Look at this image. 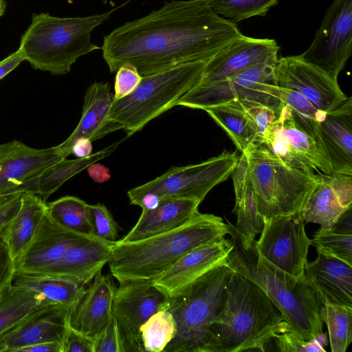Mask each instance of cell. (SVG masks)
Wrapping results in <instances>:
<instances>
[{
    "instance_id": "cell-1",
    "label": "cell",
    "mask_w": 352,
    "mask_h": 352,
    "mask_svg": "<svg viewBox=\"0 0 352 352\" xmlns=\"http://www.w3.org/2000/svg\"><path fill=\"white\" fill-rule=\"evenodd\" d=\"M243 34L205 0H173L106 35L101 47L110 72L124 64L142 77L197 61L207 62Z\"/></svg>"
},
{
    "instance_id": "cell-2",
    "label": "cell",
    "mask_w": 352,
    "mask_h": 352,
    "mask_svg": "<svg viewBox=\"0 0 352 352\" xmlns=\"http://www.w3.org/2000/svg\"><path fill=\"white\" fill-rule=\"evenodd\" d=\"M233 247L226 264L234 272L254 282L277 307L289 327L305 340L322 333V304L304 275L296 278L263 257L255 239L242 235L228 221Z\"/></svg>"
},
{
    "instance_id": "cell-3",
    "label": "cell",
    "mask_w": 352,
    "mask_h": 352,
    "mask_svg": "<svg viewBox=\"0 0 352 352\" xmlns=\"http://www.w3.org/2000/svg\"><path fill=\"white\" fill-rule=\"evenodd\" d=\"M228 234V226L220 217L199 212L172 230L135 241L114 242L109 270L119 283L153 281L188 252Z\"/></svg>"
},
{
    "instance_id": "cell-4",
    "label": "cell",
    "mask_w": 352,
    "mask_h": 352,
    "mask_svg": "<svg viewBox=\"0 0 352 352\" xmlns=\"http://www.w3.org/2000/svg\"><path fill=\"white\" fill-rule=\"evenodd\" d=\"M285 323L259 287L233 272L224 305L210 329L208 352L265 351Z\"/></svg>"
},
{
    "instance_id": "cell-5",
    "label": "cell",
    "mask_w": 352,
    "mask_h": 352,
    "mask_svg": "<svg viewBox=\"0 0 352 352\" xmlns=\"http://www.w3.org/2000/svg\"><path fill=\"white\" fill-rule=\"evenodd\" d=\"M116 9L83 17L34 14L17 50L34 69L65 74L77 59L100 48L91 42V33Z\"/></svg>"
},
{
    "instance_id": "cell-6",
    "label": "cell",
    "mask_w": 352,
    "mask_h": 352,
    "mask_svg": "<svg viewBox=\"0 0 352 352\" xmlns=\"http://www.w3.org/2000/svg\"><path fill=\"white\" fill-rule=\"evenodd\" d=\"M233 271L225 262L170 298L177 333L163 352H208L210 329L226 300Z\"/></svg>"
},
{
    "instance_id": "cell-7",
    "label": "cell",
    "mask_w": 352,
    "mask_h": 352,
    "mask_svg": "<svg viewBox=\"0 0 352 352\" xmlns=\"http://www.w3.org/2000/svg\"><path fill=\"white\" fill-rule=\"evenodd\" d=\"M206 63H188L142 77L131 94L112 101L109 120L119 124L128 137L141 130L199 84Z\"/></svg>"
},
{
    "instance_id": "cell-8",
    "label": "cell",
    "mask_w": 352,
    "mask_h": 352,
    "mask_svg": "<svg viewBox=\"0 0 352 352\" xmlns=\"http://www.w3.org/2000/svg\"><path fill=\"white\" fill-rule=\"evenodd\" d=\"M245 154L247 177L264 219L301 212L320 175L292 168L263 144Z\"/></svg>"
},
{
    "instance_id": "cell-9",
    "label": "cell",
    "mask_w": 352,
    "mask_h": 352,
    "mask_svg": "<svg viewBox=\"0 0 352 352\" xmlns=\"http://www.w3.org/2000/svg\"><path fill=\"white\" fill-rule=\"evenodd\" d=\"M277 60L256 65L218 81L197 85L182 96L176 106L205 111L231 101L248 100L280 110L283 102L278 98L274 79Z\"/></svg>"
},
{
    "instance_id": "cell-10",
    "label": "cell",
    "mask_w": 352,
    "mask_h": 352,
    "mask_svg": "<svg viewBox=\"0 0 352 352\" xmlns=\"http://www.w3.org/2000/svg\"><path fill=\"white\" fill-rule=\"evenodd\" d=\"M239 158L236 153L224 151L199 164L171 167L160 177L128 190L129 202L147 192L160 197L192 198L201 202L212 188L231 175Z\"/></svg>"
},
{
    "instance_id": "cell-11",
    "label": "cell",
    "mask_w": 352,
    "mask_h": 352,
    "mask_svg": "<svg viewBox=\"0 0 352 352\" xmlns=\"http://www.w3.org/2000/svg\"><path fill=\"white\" fill-rule=\"evenodd\" d=\"M264 220L261 236L255 241L259 254L293 277H302L311 245L302 212L278 215Z\"/></svg>"
},
{
    "instance_id": "cell-12",
    "label": "cell",
    "mask_w": 352,
    "mask_h": 352,
    "mask_svg": "<svg viewBox=\"0 0 352 352\" xmlns=\"http://www.w3.org/2000/svg\"><path fill=\"white\" fill-rule=\"evenodd\" d=\"M262 144L285 164L307 173L331 174L329 160L314 138L296 122L283 104L276 120L263 132Z\"/></svg>"
},
{
    "instance_id": "cell-13",
    "label": "cell",
    "mask_w": 352,
    "mask_h": 352,
    "mask_svg": "<svg viewBox=\"0 0 352 352\" xmlns=\"http://www.w3.org/2000/svg\"><path fill=\"white\" fill-rule=\"evenodd\" d=\"M352 51V0H334L302 58L333 80L344 68Z\"/></svg>"
},
{
    "instance_id": "cell-14",
    "label": "cell",
    "mask_w": 352,
    "mask_h": 352,
    "mask_svg": "<svg viewBox=\"0 0 352 352\" xmlns=\"http://www.w3.org/2000/svg\"><path fill=\"white\" fill-rule=\"evenodd\" d=\"M170 298L152 281H129L116 288L113 316L120 327L126 352H144L140 327L156 312L169 307Z\"/></svg>"
},
{
    "instance_id": "cell-15",
    "label": "cell",
    "mask_w": 352,
    "mask_h": 352,
    "mask_svg": "<svg viewBox=\"0 0 352 352\" xmlns=\"http://www.w3.org/2000/svg\"><path fill=\"white\" fill-rule=\"evenodd\" d=\"M274 79L278 87L300 92L325 113L338 108L348 98L340 89L338 80L305 60L301 55L278 58Z\"/></svg>"
},
{
    "instance_id": "cell-16",
    "label": "cell",
    "mask_w": 352,
    "mask_h": 352,
    "mask_svg": "<svg viewBox=\"0 0 352 352\" xmlns=\"http://www.w3.org/2000/svg\"><path fill=\"white\" fill-rule=\"evenodd\" d=\"M279 50L274 39L242 34L206 63L199 85L218 81L256 65L276 61L278 59Z\"/></svg>"
},
{
    "instance_id": "cell-17",
    "label": "cell",
    "mask_w": 352,
    "mask_h": 352,
    "mask_svg": "<svg viewBox=\"0 0 352 352\" xmlns=\"http://www.w3.org/2000/svg\"><path fill=\"white\" fill-rule=\"evenodd\" d=\"M91 236L61 226L46 212L32 241L14 261V271L46 273L70 247Z\"/></svg>"
},
{
    "instance_id": "cell-18",
    "label": "cell",
    "mask_w": 352,
    "mask_h": 352,
    "mask_svg": "<svg viewBox=\"0 0 352 352\" xmlns=\"http://www.w3.org/2000/svg\"><path fill=\"white\" fill-rule=\"evenodd\" d=\"M232 247V240L223 237L194 249L182 256L152 282L157 288L172 298L201 276L225 262Z\"/></svg>"
},
{
    "instance_id": "cell-19",
    "label": "cell",
    "mask_w": 352,
    "mask_h": 352,
    "mask_svg": "<svg viewBox=\"0 0 352 352\" xmlns=\"http://www.w3.org/2000/svg\"><path fill=\"white\" fill-rule=\"evenodd\" d=\"M70 310L49 305L32 312L0 335V352H16L21 348L43 342H62Z\"/></svg>"
},
{
    "instance_id": "cell-20",
    "label": "cell",
    "mask_w": 352,
    "mask_h": 352,
    "mask_svg": "<svg viewBox=\"0 0 352 352\" xmlns=\"http://www.w3.org/2000/svg\"><path fill=\"white\" fill-rule=\"evenodd\" d=\"M63 159L56 146L34 148L19 140L0 144V196Z\"/></svg>"
},
{
    "instance_id": "cell-21",
    "label": "cell",
    "mask_w": 352,
    "mask_h": 352,
    "mask_svg": "<svg viewBox=\"0 0 352 352\" xmlns=\"http://www.w3.org/2000/svg\"><path fill=\"white\" fill-rule=\"evenodd\" d=\"M317 140L332 173L352 175V98L327 113L319 124Z\"/></svg>"
},
{
    "instance_id": "cell-22",
    "label": "cell",
    "mask_w": 352,
    "mask_h": 352,
    "mask_svg": "<svg viewBox=\"0 0 352 352\" xmlns=\"http://www.w3.org/2000/svg\"><path fill=\"white\" fill-rule=\"evenodd\" d=\"M111 85L95 82L86 90L80 120L70 135L57 148L63 158L72 154V147L79 138L97 140L121 129L117 123L109 120L112 104Z\"/></svg>"
},
{
    "instance_id": "cell-23",
    "label": "cell",
    "mask_w": 352,
    "mask_h": 352,
    "mask_svg": "<svg viewBox=\"0 0 352 352\" xmlns=\"http://www.w3.org/2000/svg\"><path fill=\"white\" fill-rule=\"evenodd\" d=\"M304 277L321 304L352 307V266L335 258L318 253L305 265Z\"/></svg>"
},
{
    "instance_id": "cell-24",
    "label": "cell",
    "mask_w": 352,
    "mask_h": 352,
    "mask_svg": "<svg viewBox=\"0 0 352 352\" xmlns=\"http://www.w3.org/2000/svg\"><path fill=\"white\" fill-rule=\"evenodd\" d=\"M92 280L77 306L69 312V322L76 331L94 339L113 316L116 287L102 271Z\"/></svg>"
},
{
    "instance_id": "cell-25",
    "label": "cell",
    "mask_w": 352,
    "mask_h": 352,
    "mask_svg": "<svg viewBox=\"0 0 352 352\" xmlns=\"http://www.w3.org/2000/svg\"><path fill=\"white\" fill-rule=\"evenodd\" d=\"M201 201L182 197H161L154 210H142L138 221L121 242H131L177 228L189 221L198 211Z\"/></svg>"
},
{
    "instance_id": "cell-26",
    "label": "cell",
    "mask_w": 352,
    "mask_h": 352,
    "mask_svg": "<svg viewBox=\"0 0 352 352\" xmlns=\"http://www.w3.org/2000/svg\"><path fill=\"white\" fill-rule=\"evenodd\" d=\"M113 243L94 236L76 243L46 274L67 277L85 285L108 263Z\"/></svg>"
},
{
    "instance_id": "cell-27",
    "label": "cell",
    "mask_w": 352,
    "mask_h": 352,
    "mask_svg": "<svg viewBox=\"0 0 352 352\" xmlns=\"http://www.w3.org/2000/svg\"><path fill=\"white\" fill-rule=\"evenodd\" d=\"M125 139L118 141L87 157L75 160L63 158L41 173L7 190L1 196L29 192L41 197L46 201L66 181L91 164L111 155Z\"/></svg>"
},
{
    "instance_id": "cell-28",
    "label": "cell",
    "mask_w": 352,
    "mask_h": 352,
    "mask_svg": "<svg viewBox=\"0 0 352 352\" xmlns=\"http://www.w3.org/2000/svg\"><path fill=\"white\" fill-rule=\"evenodd\" d=\"M205 111L227 133L241 154L248 153L262 144L263 133L241 100Z\"/></svg>"
},
{
    "instance_id": "cell-29",
    "label": "cell",
    "mask_w": 352,
    "mask_h": 352,
    "mask_svg": "<svg viewBox=\"0 0 352 352\" xmlns=\"http://www.w3.org/2000/svg\"><path fill=\"white\" fill-rule=\"evenodd\" d=\"M12 284L32 293L41 294L53 304L72 311L85 292V285L61 276L14 271Z\"/></svg>"
},
{
    "instance_id": "cell-30",
    "label": "cell",
    "mask_w": 352,
    "mask_h": 352,
    "mask_svg": "<svg viewBox=\"0 0 352 352\" xmlns=\"http://www.w3.org/2000/svg\"><path fill=\"white\" fill-rule=\"evenodd\" d=\"M46 204L37 195L21 194L19 208L10 222L3 238L14 261L32 241L46 212Z\"/></svg>"
},
{
    "instance_id": "cell-31",
    "label": "cell",
    "mask_w": 352,
    "mask_h": 352,
    "mask_svg": "<svg viewBox=\"0 0 352 352\" xmlns=\"http://www.w3.org/2000/svg\"><path fill=\"white\" fill-rule=\"evenodd\" d=\"M235 194V205L233 212L236 216L234 228L249 239H255L262 232L265 220L260 214L254 192L247 177V160L241 154L238 163L232 173Z\"/></svg>"
},
{
    "instance_id": "cell-32",
    "label": "cell",
    "mask_w": 352,
    "mask_h": 352,
    "mask_svg": "<svg viewBox=\"0 0 352 352\" xmlns=\"http://www.w3.org/2000/svg\"><path fill=\"white\" fill-rule=\"evenodd\" d=\"M320 180L316 185L302 210L305 222L320 226V230H331L347 207L334 188L330 175L320 173Z\"/></svg>"
},
{
    "instance_id": "cell-33",
    "label": "cell",
    "mask_w": 352,
    "mask_h": 352,
    "mask_svg": "<svg viewBox=\"0 0 352 352\" xmlns=\"http://www.w3.org/2000/svg\"><path fill=\"white\" fill-rule=\"evenodd\" d=\"M49 305L54 304L43 295L18 287L10 281L0 298V335L32 312Z\"/></svg>"
},
{
    "instance_id": "cell-34",
    "label": "cell",
    "mask_w": 352,
    "mask_h": 352,
    "mask_svg": "<svg viewBox=\"0 0 352 352\" xmlns=\"http://www.w3.org/2000/svg\"><path fill=\"white\" fill-rule=\"evenodd\" d=\"M89 206L80 198L65 196L46 204V212L61 226L79 234L93 236Z\"/></svg>"
},
{
    "instance_id": "cell-35",
    "label": "cell",
    "mask_w": 352,
    "mask_h": 352,
    "mask_svg": "<svg viewBox=\"0 0 352 352\" xmlns=\"http://www.w3.org/2000/svg\"><path fill=\"white\" fill-rule=\"evenodd\" d=\"M332 352H345L352 340V307L325 304L320 309Z\"/></svg>"
},
{
    "instance_id": "cell-36",
    "label": "cell",
    "mask_w": 352,
    "mask_h": 352,
    "mask_svg": "<svg viewBox=\"0 0 352 352\" xmlns=\"http://www.w3.org/2000/svg\"><path fill=\"white\" fill-rule=\"evenodd\" d=\"M176 333L177 323L168 309L156 312L140 327L144 352L164 351Z\"/></svg>"
},
{
    "instance_id": "cell-37",
    "label": "cell",
    "mask_w": 352,
    "mask_h": 352,
    "mask_svg": "<svg viewBox=\"0 0 352 352\" xmlns=\"http://www.w3.org/2000/svg\"><path fill=\"white\" fill-rule=\"evenodd\" d=\"M277 90L279 99L290 109L297 124L318 142V126L324 119L327 113L319 110L307 98L297 91L280 87H278Z\"/></svg>"
},
{
    "instance_id": "cell-38",
    "label": "cell",
    "mask_w": 352,
    "mask_h": 352,
    "mask_svg": "<svg viewBox=\"0 0 352 352\" xmlns=\"http://www.w3.org/2000/svg\"><path fill=\"white\" fill-rule=\"evenodd\" d=\"M279 0H205L219 16L239 22L253 16H264Z\"/></svg>"
},
{
    "instance_id": "cell-39",
    "label": "cell",
    "mask_w": 352,
    "mask_h": 352,
    "mask_svg": "<svg viewBox=\"0 0 352 352\" xmlns=\"http://www.w3.org/2000/svg\"><path fill=\"white\" fill-rule=\"evenodd\" d=\"M310 239L317 252L352 264V234L318 230Z\"/></svg>"
},
{
    "instance_id": "cell-40",
    "label": "cell",
    "mask_w": 352,
    "mask_h": 352,
    "mask_svg": "<svg viewBox=\"0 0 352 352\" xmlns=\"http://www.w3.org/2000/svg\"><path fill=\"white\" fill-rule=\"evenodd\" d=\"M273 340L280 351L283 352H326V333H322L311 340H305L296 333L287 323L275 335Z\"/></svg>"
},
{
    "instance_id": "cell-41",
    "label": "cell",
    "mask_w": 352,
    "mask_h": 352,
    "mask_svg": "<svg viewBox=\"0 0 352 352\" xmlns=\"http://www.w3.org/2000/svg\"><path fill=\"white\" fill-rule=\"evenodd\" d=\"M92 235L108 242L118 241V224L107 207L100 203L89 206Z\"/></svg>"
},
{
    "instance_id": "cell-42",
    "label": "cell",
    "mask_w": 352,
    "mask_h": 352,
    "mask_svg": "<svg viewBox=\"0 0 352 352\" xmlns=\"http://www.w3.org/2000/svg\"><path fill=\"white\" fill-rule=\"evenodd\" d=\"M94 352H126L120 327L113 316L94 339Z\"/></svg>"
},
{
    "instance_id": "cell-43",
    "label": "cell",
    "mask_w": 352,
    "mask_h": 352,
    "mask_svg": "<svg viewBox=\"0 0 352 352\" xmlns=\"http://www.w3.org/2000/svg\"><path fill=\"white\" fill-rule=\"evenodd\" d=\"M142 78L134 66L130 64L122 65L116 72L113 101L131 94L138 87Z\"/></svg>"
},
{
    "instance_id": "cell-44",
    "label": "cell",
    "mask_w": 352,
    "mask_h": 352,
    "mask_svg": "<svg viewBox=\"0 0 352 352\" xmlns=\"http://www.w3.org/2000/svg\"><path fill=\"white\" fill-rule=\"evenodd\" d=\"M61 343L62 352H94V339L74 329L69 322Z\"/></svg>"
},
{
    "instance_id": "cell-45",
    "label": "cell",
    "mask_w": 352,
    "mask_h": 352,
    "mask_svg": "<svg viewBox=\"0 0 352 352\" xmlns=\"http://www.w3.org/2000/svg\"><path fill=\"white\" fill-rule=\"evenodd\" d=\"M21 194L10 195L0 204V241L3 240L7 228L18 211Z\"/></svg>"
},
{
    "instance_id": "cell-46",
    "label": "cell",
    "mask_w": 352,
    "mask_h": 352,
    "mask_svg": "<svg viewBox=\"0 0 352 352\" xmlns=\"http://www.w3.org/2000/svg\"><path fill=\"white\" fill-rule=\"evenodd\" d=\"M14 272V261L12 259L8 245L0 241V298L8 283L12 280Z\"/></svg>"
},
{
    "instance_id": "cell-47",
    "label": "cell",
    "mask_w": 352,
    "mask_h": 352,
    "mask_svg": "<svg viewBox=\"0 0 352 352\" xmlns=\"http://www.w3.org/2000/svg\"><path fill=\"white\" fill-rule=\"evenodd\" d=\"M23 60L18 50L0 60V80L13 71Z\"/></svg>"
},
{
    "instance_id": "cell-48",
    "label": "cell",
    "mask_w": 352,
    "mask_h": 352,
    "mask_svg": "<svg viewBox=\"0 0 352 352\" xmlns=\"http://www.w3.org/2000/svg\"><path fill=\"white\" fill-rule=\"evenodd\" d=\"M87 168L89 177L96 183L106 182L111 177L109 168L97 162L91 164Z\"/></svg>"
},
{
    "instance_id": "cell-49",
    "label": "cell",
    "mask_w": 352,
    "mask_h": 352,
    "mask_svg": "<svg viewBox=\"0 0 352 352\" xmlns=\"http://www.w3.org/2000/svg\"><path fill=\"white\" fill-rule=\"evenodd\" d=\"M16 352H62V343L59 341L43 342L21 348Z\"/></svg>"
},
{
    "instance_id": "cell-50",
    "label": "cell",
    "mask_w": 352,
    "mask_h": 352,
    "mask_svg": "<svg viewBox=\"0 0 352 352\" xmlns=\"http://www.w3.org/2000/svg\"><path fill=\"white\" fill-rule=\"evenodd\" d=\"M161 201V197L153 192L145 193L131 201V205H136L142 208V210H151L155 209Z\"/></svg>"
},
{
    "instance_id": "cell-51",
    "label": "cell",
    "mask_w": 352,
    "mask_h": 352,
    "mask_svg": "<svg viewBox=\"0 0 352 352\" xmlns=\"http://www.w3.org/2000/svg\"><path fill=\"white\" fill-rule=\"evenodd\" d=\"M72 154H74L77 158H85L92 154V141L85 137L77 139L72 147Z\"/></svg>"
},
{
    "instance_id": "cell-52",
    "label": "cell",
    "mask_w": 352,
    "mask_h": 352,
    "mask_svg": "<svg viewBox=\"0 0 352 352\" xmlns=\"http://www.w3.org/2000/svg\"><path fill=\"white\" fill-rule=\"evenodd\" d=\"M331 230L338 232L352 234L351 208H348L341 214Z\"/></svg>"
},
{
    "instance_id": "cell-53",
    "label": "cell",
    "mask_w": 352,
    "mask_h": 352,
    "mask_svg": "<svg viewBox=\"0 0 352 352\" xmlns=\"http://www.w3.org/2000/svg\"><path fill=\"white\" fill-rule=\"evenodd\" d=\"M6 1L0 0V18L3 15L6 8Z\"/></svg>"
},
{
    "instance_id": "cell-54",
    "label": "cell",
    "mask_w": 352,
    "mask_h": 352,
    "mask_svg": "<svg viewBox=\"0 0 352 352\" xmlns=\"http://www.w3.org/2000/svg\"><path fill=\"white\" fill-rule=\"evenodd\" d=\"M9 197V195H4V196H0V204L3 201H5L8 197Z\"/></svg>"
}]
</instances>
